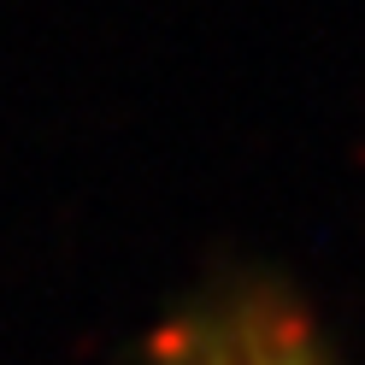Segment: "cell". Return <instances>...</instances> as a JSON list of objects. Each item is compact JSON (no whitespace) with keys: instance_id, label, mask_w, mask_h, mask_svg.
<instances>
[{"instance_id":"1","label":"cell","mask_w":365,"mask_h":365,"mask_svg":"<svg viewBox=\"0 0 365 365\" xmlns=\"http://www.w3.org/2000/svg\"><path fill=\"white\" fill-rule=\"evenodd\" d=\"M212 365H312V359H301L294 348H271V341H259V348L230 354V359H212Z\"/></svg>"}]
</instances>
